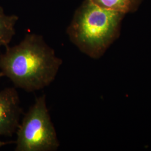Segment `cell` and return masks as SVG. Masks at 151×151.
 <instances>
[{"instance_id":"6da1fadb","label":"cell","mask_w":151,"mask_h":151,"mask_svg":"<svg viewBox=\"0 0 151 151\" xmlns=\"http://www.w3.org/2000/svg\"><path fill=\"white\" fill-rule=\"evenodd\" d=\"M62 60L42 35L27 34L22 41L6 47L0 55V70L15 87L34 92L49 86L56 78Z\"/></svg>"},{"instance_id":"7a4b0ae2","label":"cell","mask_w":151,"mask_h":151,"mask_svg":"<svg viewBox=\"0 0 151 151\" xmlns=\"http://www.w3.org/2000/svg\"><path fill=\"white\" fill-rule=\"evenodd\" d=\"M124 15L85 0L75 11L67 34L81 52L97 60L119 37Z\"/></svg>"},{"instance_id":"3957f363","label":"cell","mask_w":151,"mask_h":151,"mask_svg":"<svg viewBox=\"0 0 151 151\" xmlns=\"http://www.w3.org/2000/svg\"><path fill=\"white\" fill-rule=\"evenodd\" d=\"M16 133V151L57 150L60 142L45 95L36 99L19 124Z\"/></svg>"},{"instance_id":"277c9868","label":"cell","mask_w":151,"mask_h":151,"mask_svg":"<svg viewBox=\"0 0 151 151\" xmlns=\"http://www.w3.org/2000/svg\"><path fill=\"white\" fill-rule=\"evenodd\" d=\"M22 108L17 92L14 87L0 91V136L11 137L20 123Z\"/></svg>"},{"instance_id":"5b68a950","label":"cell","mask_w":151,"mask_h":151,"mask_svg":"<svg viewBox=\"0 0 151 151\" xmlns=\"http://www.w3.org/2000/svg\"><path fill=\"white\" fill-rule=\"evenodd\" d=\"M19 20L15 15H7L0 6V48L8 47L15 34V27Z\"/></svg>"},{"instance_id":"8992f818","label":"cell","mask_w":151,"mask_h":151,"mask_svg":"<svg viewBox=\"0 0 151 151\" xmlns=\"http://www.w3.org/2000/svg\"><path fill=\"white\" fill-rule=\"evenodd\" d=\"M103 9L118 11L124 14L136 11L142 0H90Z\"/></svg>"},{"instance_id":"52a82bcc","label":"cell","mask_w":151,"mask_h":151,"mask_svg":"<svg viewBox=\"0 0 151 151\" xmlns=\"http://www.w3.org/2000/svg\"><path fill=\"white\" fill-rule=\"evenodd\" d=\"M10 142H3L0 140V148H1L3 146H5L6 145L10 143Z\"/></svg>"},{"instance_id":"ba28073f","label":"cell","mask_w":151,"mask_h":151,"mask_svg":"<svg viewBox=\"0 0 151 151\" xmlns=\"http://www.w3.org/2000/svg\"><path fill=\"white\" fill-rule=\"evenodd\" d=\"M2 77H4V74L2 73V72L1 71H0V79H1Z\"/></svg>"}]
</instances>
